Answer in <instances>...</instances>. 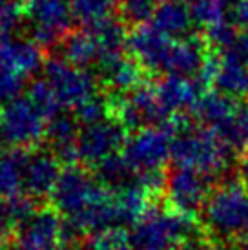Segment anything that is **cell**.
<instances>
[{
	"instance_id": "obj_1",
	"label": "cell",
	"mask_w": 248,
	"mask_h": 250,
	"mask_svg": "<svg viewBox=\"0 0 248 250\" xmlns=\"http://www.w3.org/2000/svg\"><path fill=\"white\" fill-rule=\"evenodd\" d=\"M51 199L55 210L75 234H93L119 225L111 188L83 168L68 167L62 170Z\"/></svg>"
},
{
	"instance_id": "obj_2",
	"label": "cell",
	"mask_w": 248,
	"mask_h": 250,
	"mask_svg": "<svg viewBox=\"0 0 248 250\" xmlns=\"http://www.w3.org/2000/svg\"><path fill=\"white\" fill-rule=\"evenodd\" d=\"M228 157L230 148L210 128L186 125L185 119L177 123L172 141V163L175 167L215 177L227 170Z\"/></svg>"
},
{
	"instance_id": "obj_3",
	"label": "cell",
	"mask_w": 248,
	"mask_h": 250,
	"mask_svg": "<svg viewBox=\"0 0 248 250\" xmlns=\"http://www.w3.org/2000/svg\"><path fill=\"white\" fill-rule=\"evenodd\" d=\"M203 221L208 234L243 245L248 234V190L232 181L217 187L203 207Z\"/></svg>"
},
{
	"instance_id": "obj_4",
	"label": "cell",
	"mask_w": 248,
	"mask_h": 250,
	"mask_svg": "<svg viewBox=\"0 0 248 250\" xmlns=\"http://www.w3.org/2000/svg\"><path fill=\"white\" fill-rule=\"evenodd\" d=\"M195 236L192 215L170 208L150 207L133 223L131 239L137 250H179L190 237Z\"/></svg>"
},
{
	"instance_id": "obj_5",
	"label": "cell",
	"mask_w": 248,
	"mask_h": 250,
	"mask_svg": "<svg viewBox=\"0 0 248 250\" xmlns=\"http://www.w3.org/2000/svg\"><path fill=\"white\" fill-rule=\"evenodd\" d=\"M173 125L145 126L126 137L121 157L133 175L161 174L168 159H172Z\"/></svg>"
},
{
	"instance_id": "obj_6",
	"label": "cell",
	"mask_w": 248,
	"mask_h": 250,
	"mask_svg": "<svg viewBox=\"0 0 248 250\" xmlns=\"http://www.w3.org/2000/svg\"><path fill=\"white\" fill-rule=\"evenodd\" d=\"M49 115L29 95H21L0 108V143L31 150L48 133Z\"/></svg>"
},
{
	"instance_id": "obj_7",
	"label": "cell",
	"mask_w": 248,
	"mask_h": 250,
	"mask_svg": "<svg viewBox=\"0 0 248 250\" xmlns=\"http://www.w3.org/2000/svg\"><path fill=\"white\" fill-rule=\"evenodd\" d=\"M42 81L51 91L61 111H77L81 106L99 95L95 77L86 68L77 66L66 59H53L46 62Z\"/></svg>"
},
{
	"instance_id": "obj_8",
	"label": "cell",
	"mask_w": 248,
	"mask_h": 250,
	"mask_svg": "<svg viewBox=\"0 0 248 250\" xmlns=\"http://www.w3.org/2000/svg\"><path fill=\"white\" fill-rule=\"evenodd\" d=\"M22 13L33 41L41 46L61 44L69 35L71 0H22Z\"/></svg>"
},
{
	"instance_id": "obj_9",
	"label": "cell",
	"mask_w": 248,
	"mask_h": 250,
	"mask_svg": "<svg viewBox=\"0 0 248 250\" xmlns=\"http://www.w3.org/2000/svg\"><path fill=\"white\" fill-rule=\"evenodd\" d=\"M124 141L126 126L115 115L83 125V128H79L77 137V161L97 168L106 159L117 155L124 146Z\"/></svg>"
},
{
	"instance_id": "obj_10",
	"label": "cell",
	"mask_w": 248,
	"mask_h": 250,
	"mask_svg": "<svg viewBox=\"0 0 248 250\" xmlns=\"http://www.w3.org/2000/svg\"><path fill=\"white\" fill-rule=\"evenodd\" d=\"M177 41L179 39L163 33L152 22H141L128 35V51L141 68L153 73L172 75Z\"/></svg>"
},
{
	"instance_id": "obj_11",
	"label": "cell",
	"mask_w": 248,
	"mask_h": 250,
	"mask_svg": "<svg viewBox=\"0 0 248 250\" xmlns=\"http://www.w3.org/2000/svg\"><path fill=\"white\" fill-rule=\"evenodd\" d=\"M205 81L212 83L219 93L228 97H241L248 93V53L237 42L223 48L217 57L208 59L201 71Z\"/></svg>"
},
{
	"instance_id": "obj_12",
	"label": "cell",
	"mask_w": 248,
	"mask_h": 250,
	"mask_svg": "<svg viewBox=\"0 0 248 250\" xmlns=\"http://www.w3.org/2000/svg\"><path fill=\"white\" fill-rule=\"evenodd\" d=\"M212 177L195 170L175 167L173 172L165 177V199L168 207L186 215L197 214L210 195Z\"/></svg>"
},
{
	"instance_id": "obj_13",
	"label": "cell",
	"mask_w": 248,
	"mask_h": 250,
	"mask_svg": "<svg viewBox=\"0 0 248 250\" xmlns=\"http://www.w3.org/2000/svg\"><path fill=\"white\" fill-rule=\"evenodd\" d=\"M61 177L59 157L46 150H28L24 163V195L42 199L51 195Z\"/></svg>"
},
{
	"instance_id": "obj_14",
	"label": "cell",
	"mask_w": 248,
	"mask_h": 250,
	"mask_svg": "<svg viewBox=\"0 0 248 250\" xmlns=\"http://www.w3.org/2000/svg\"><path fill=\"white\" fill-rule=\"evenodd\" d=\"M42 66L41 44L17 35L0 37V71L28 79Z\"/></svg>"
},
{
	"instance_id": "obj_15",
	"label": "cell",
	"mask_w": 248,
	"mask_h": 250,
	"mask_svg": "<svg viewBox=\"0 0 248 250\" xmlns=\"http://www.w3.org/2000/svg\"><path fill=\"white\" fill-rule=\"evenodd\" d=\"M153 86L168 121L181 117V113L190 108L193 110L201 99L199 83H195L192 77L165 75Z\"/></svg>"
},
{
	"instance_id": "obj_16",
	"label": "cell",
	"mask_w": 248,
	"mask_h": 250,
	"mask_svg": "<svg viewBox=\"0 0 248 250\" xmlns=\"http://www.w3.org/2000/svg\"><path fill=\"white\" fill-rule=\"evenodd\" d=\"M241 106L234 101V97H228L225 93H207L201 95L197 104L193 108L195 115L199 119L203 126L210 128L212 132L219 133L225 126L237 115Z\"/></svg>"
},
{
	"instance_id": "obj_17",
	"label": "cell",
	"mask_w": 248,
	"mask_h": 250,
	"mask_svg": "<svg viewBox=\"0 0 248 250\" xmlns=\"http://www.w3.org/2000/svg\"><path fill=\"white\" fill-rule=\"evenodd\" d=\"M97 71L101 81L113 91L128 93L141 84V66L131 55L126 57V53L104 61L97 66Z\"/></svg>"
},
{
	"instance_id": "obj_18",
	"label": "cell",
	"mask_w": 248,
	"mask_h": 250,
	"mask_svg": "<svg viewBox=\"0 0 248 250\" xmlns=\"http://www.w3.org/2000/svg\"><path fill=\"white\" fill-rule=\"evenodd\" d=\"M152 24L166 35L181 39L188 37V31L195 22L186 0H163L152 15Z\"/></svg>"
},
{
	"instance_id": "obj_19",
	"label": "cell",
	"mask_w": 248,
	"mask_h": 250,
	"mask_svg": "<svg viewBox=\"0 0 248 250\" xmlns=\"http://www.w3.org/2000/svg\"><path fill=\"white\" fill-rule=\"evenodd\" d=\"M79 121L73 117H68L64 113H57L49 119L48 125V137L51 150L59 159H64L68 163L77 161V137H79Z\"/></svg>"
},
{
	"instance_id": "obj_20",
	"label": "cell",
	"mask_w": 248,
	"mask_h": 250,
	"mask_svg": "<svg viewBox=\"0 0 248 250\" xmlns=\"http://www.w3.org/2000/svg\"><path fill=\"white\" fill-rule=\"evenodd\" d=\"M62 53L64 59L77 66H97L101 61V46L97 39L95 29H86L77 31L68 35L62 41Z\"/></svg>"
},
{
	"instance_id": "obj_21",
	"label": "cell",
	"mask_w": 248,
	"mask_h": 250,
	"mask_svg": "<svg viewBox=\"0 0 248 250\" xmlns=\"http://www.w3.org/2000/svg\"><path fill=\"white\" fill-rule=\"evenodd\" d=\"M28 150L11 148L0 153V197L24 195V163Z\"/></svg>"
},
{
	"instance_id": "obj_22",
	"label": "cell",
	"mask_w": 248,
	"mask_h": 250,
	"mask_svg": "<svg viewBox=\"0 0 248 250\" xmlns=\"http://www.w3.org/2000/svg\"><path fill=\"white\" fill-rule=\"evenodd\" d=\"M121 0H71V11L83 28L93 29L113 21Z\"/></svg>"
},
{
	"instance_id": "obj_23",
	"label": "cell",
	"mask_w": 248,
	"mask_h": 250,
	"mask_svg": "<svg viewBox=\"0 0 248 250\" xmlns=\"http://www.w3.org/2000/svg\"><path fill=\"white\" fill-rule=\"evenodd\" d=\"M33 201L28 195L0 197V237L15 236L28 217L35 212Z\"/></svg>"
},
{
	"instance_id": "obj_24",
	"label": "cell",
	"mask_w": 248,
	"mask_h": 250,
	"mask_svg": "<svg viewBox=\"0 0 248 250\" xmlns=\"http://www.w3.org/2000/svg\"><path fill=\"white\" fill-rule=\"evenodd\" d=\"M186 4L190 7L193 22L203 26L207 33L232 22V7L227 0H186Z\"/></svg>"
},
{
	"instance_id": "obj_25",
	"label": "cell",
	"mask_w": 248,
	"mask_h": 250,
	"mask_svg": "<svg viewBox=\"0 0 248 250\" xmlns=\"http://www.w3.org/2000/svg\"><path fill=\"white\" fill-rule=\"evenodd\" d=\"M133 239L123 227L111 225L103 230L93 232L90 237L88 250H133Z\"/></svg>"
},
{
	"instance_id": "obj_26",
	"label": "cell",
	"mask_w": 248,
	"mask_h": 250,
	"mask_svg": "<svg viewBox=\"0 0 248 250\" xmlns=\"http://www.w3.org/2000/svg\"><path fill=\"white\" fill-rule=\"evenodd\" d=\"M22 19V0H0V37L13 35Z\"/></svg>"
},
{
	"instance_id": "obj_27",
	"label": "cell",
	"mask_w": 248,
	"mask_h": 250,
	"mask_svg": "<svg viewBox=\"0 0 248 250\" xmlns=\"http://www.w3.org/2000/svg\"><path fill=\"white\" fill-rule=\"evenodd\" d=\"M161 2L163 0H121V9L126 15V19L141 24L146 19H152V15L161 6Z\"/></svg>"
},
{
	"instance_id": "obj_28",
	"label": "cell",
	"mask_w": 248,
	"mask_h": 250,
	"mask_svg": "<svg viewBox=\"0 0 248 250\" xmlns=\"http://www.w3.org/2000/svg\"><path fill=\"white\" fill-rule=\"evenodd\" d=\"M24 81L22 77L11 75L6 71H0V108L11 103L13 99L21 97V91L24 88Z\"/></svg>"
},
{
	"instance_id": "obj_29",
	"label": "cell",
	"mask_w": 248,
	"mask_h": 250,
	"mask_svg": "<svg viewBox=\"0 0 248 250\" xmlns=\"http://www.w3.org/2000/svg\"><path fill=\"white\" fill-rule=\"evenodd\" d=\"M232 22L248 29V0H237L230 11Z\"/></svg>"
},
{
	"instance_id": "obj_30",
	"label": "cell",
	"mask_w": 248,
	"mask_h": 250,
	"mask_svg": "<svg viewBox=\"0 0 248 250\" xmlns=\"http://www.w3.org/2000/svg\"><path fill=\"white\" fill-rule=\"evenodd\" d=\"M237 175H239L241 185L248 190V150L243 153L241 159H239V165H237Z\"/></svg>"
},
{
	"instance_id": "obj_31",
	"label": "cell",
	"mask_w": 248,
	"mask_h": 250,
	"mask_svg": "<svg viewBox=\"0 0 248 250\" xmlns=\"http://www.w3.org/2000/svg\"><path fill=\"white\" fill-rule=\"evenodd\" d=\"M7 250H33V249H28V247H24V245L13 241V243L9 245V249H7Z\"/></svg>"
},
{
	"instance_id": "obj_32",
	"label": "cell",
	"mask_w": 248,
	"mask_h": 250,
	"mask_svg": "<svg viewBox=\"0 0 248 250\" xmlns=\"http://www.w3.org/2000/svg\"><path fill=\"white\" fill-rule=\"evenodd\" d=\"M239 44L243 46V49L248 53V31H247V35H243V37H239Z\"/></svg>"
},
{
	"instance_id": "obj_33",
	"label": "cell",
	"mask_w": 248,
	"mask_h": 250,
	"mask_svg": "<svg viewBox=\"0 0 248 250\" xmlns=\"http://www.w3.org/2000/svg\"><path fill=\"white\" fill-rule=\"evenodd\" d=\"M227 2H228V4H230V7H234V4H235V2H237V0H227Z\"/></svg>"
},
{
	"instance_id": "obj_34",
	"label": "cell",
	"mask_w": 248,
	"mask_h": 250,
	"mask_svg": "<svg viewBox=\"0 0 248 250\" xmlns=\"http://www.w3.org/2000/svg\"><path fill=\"white\" fill-rule=\"evenodd\" d=\"M243 247H248V234H247V237H245V243H243Z\"/></svg>"
},
{
	"instance_id": "obj_35",
	"label": "cell",
	"mask_w": 248,
	"mask_h": 250,
	"mask_svg": "<svg viewBox=\"0 0 248 250\" xmlns=\"http://www.w3.org/2000/svg\"><path fill=\"white\" fill-rule=\"evenodd\" d=\"M0 250H4V245H2V237H0Z\"/></svg>"
},
{
	"instance_id": "obj_36",
	"label": "cell",
	"mask_w": 248,
	"mask_h": 250,
	"mask_svg": "<svg viewBox=\"0 0 248 250\" xmlns=\"http://www.w3.org/2000/svg\"><path fill=\"white\" fill-rule=\"evenodd\" d=\"M68 250H77V249H68Z\"/></svg>"
},
{
	"instance_id": "obj_37",
	"label": "cell",
	"mask_w": 248,
	"mask_h": 250,
	"mask_svg": "<svg viewBox=\"0 0 248 250\" xmlns=\"http://www.w3.org/2000/svg\"><path fill=\"white\" fill-rule=\"evenodd\" d=\"M0 145H2V143H0Z\"/></svg>"
}]
</instances>
